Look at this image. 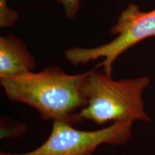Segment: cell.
I'll use <instances>...</instances> for the list:
<instances>
[{"mask_svg":"<svg viewBox=\"0 0 155 155\" xmlns=\"http://www.w3.org/2000/svg\"><path fill=\"white\" fill-rule=\"evenodd\" d=\"M27 131L25 124L9 119L5 115L0 119V137L3 139H18Z\"/></svg>","mask_w":155,"mask_h":155,"instance_id":"6","label":"cell"},{"mask_svg":"<svg viewBox=\"0 0 155 155\" xmlns=\"http://www.w3.org/2000/svg\"><path fill=\"white\" fill-rule=\"evenodd\" d=\"M88 73L68 74L60 68L48 66L38 73L1 78L0 86L9 100L34 108L45 121L75 127L78 124L75 115L87 104L83 86Z\"/></svg>","mask_w":155,"mask_h":155,"instance_id":"1","label":"cell"},{"mask_svg":"<svg viewBox=\"0 0 155 155\" xmlns=\"http://www.w3.org/2000/svg\"><path fill=\"white\" fill-rule=\"evenodd\" d=\"M36 61L21 39L0 37V78L34 72Z\"/></svg>","mask_w":155,"mask_h":155,"instance_id":"5","label":"cell"},{"mask_svg":"<svg viewBox=\"0 0 155 155\" xmlns=\"http://www.w3.org/2000/svg\"><path fill=\"white\" fill-rule=\"evenodd\" d=\"M63 5L65 15L70 19L76 17L80 7L81 2L82 0H57Z\"/></svg>","mask_w":155,"mask_h":155,"instance_id":"8","label":"cell"},{"mask_svg":"<svg viewBox=\"0 0 155 155\" xmlns=\"http://www.w3.org/2000/svg\"><path fill=\"white\" fill-rule=\"evenodd\" d=\"M18 19V13L7 5V0H0V27L2 28H10Z\"/></svg>","mask_w":155,"mask_h":155,"instance_id":"7","label":"cell"},{"mask_svg":"<svg viewBox=\"0 0 155 155\" xmlns=\"http://www.w3.org/2000/svg\"><path fill=\"white\" fill-rule=\"evenodd\" d=\"M150 82L147 76L115 80L104 71H88L83 86L87 104L75 115L76 120H89L98 126L111 121H151L143 101Z\"/></svg>","mask_w":155,"mask_h":155,"instance_id":"2","label":"cell"},{"mask_svg":"<svg viewBox=\"0 0 155 155\" xmlns=\"http://www.w3.org/2000/svg\"><path fill=\"white\" fill-rule=\"evenodd\" d=\"M132 124L116 121L98 130L81 131L65 122L53 121L47 140L38 148L21 154L1 151L0 155H84L102 144H125L131 137Z\"/></svg>","mask_w":155,"mask_h":155,"instance_id":"4","label":"cell"},{"mask_svg":"<svg viewBox=\"0 0 155 155\" xmlns=\"http://www.w3.org/2000/svg\"><path fill=\"white\" fill-rule=\"evenodd\" d=\"M94 152H91L88 153V154H84V155H93V154H94Z\"/></svg>","mask_w":155,"mask_h":155,"instance_id":"9","label":"cell"},{"mask_svg":"<svg viewBox=\"0 0 155 155\" xmlns=\"http://www.w3.org/2000/svg\"><path fill=\"white\" fill-rule=\"evenodd\" d=\"M116 35L108 43L95 48H73L65 51L67 61L73 65L86 64L103 58L96 68L112 75L114 62L126 50L145 39L155 36V9L141 11L137 5L129 4L118 17L111 29Z\"/></svg>","mask_w":155,"mask_h":155,"instance_id":"3","label":"cell"}]
</instances>
